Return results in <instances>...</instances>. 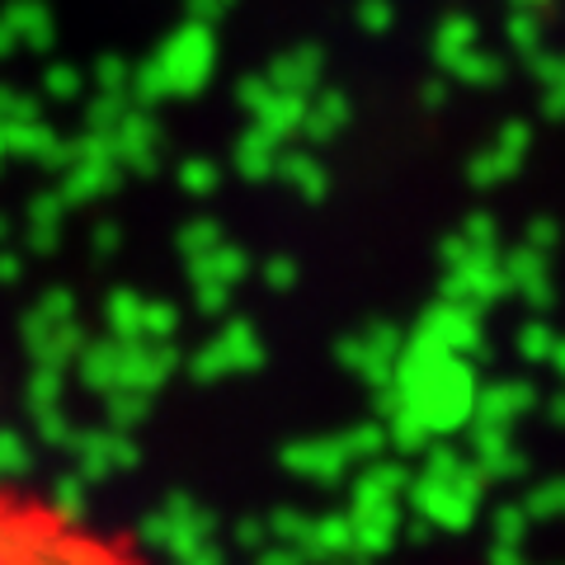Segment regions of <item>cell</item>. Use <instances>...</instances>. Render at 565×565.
Returning <instances> with one entry per match:
<instances>
[{"label":"cell","instance_id":"1","mask_svg":"<svg viewBox=\"0 0 565 565\" xmlns=\"http://www.w3.org/2000/svg\"><path fill=\"white\" fill-rule=\"evenodd\" d=\"M0 565H147V556L57 500L0 490Z\"/></svg>","mask_w":565,"mask_h":565}]
</instances>
